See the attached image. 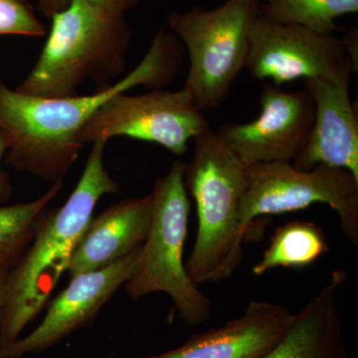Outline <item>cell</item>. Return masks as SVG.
<instances>
[{"mask_svg": "<svg viewBox=\"0 0 358 358\" xmlns=\"http://www.w3.org/2000/svg\"><path fill=\"white\" fill-rule=\"evenodd\" d=\"M183 55L180 40L173 32L159 29L131 73L90 95H25L0 77V128L10 138L6 164L47 182L63 181L83 148L79 134L96 110L113 96L136 87L164 88L176 79Z\"/></svg>", "mask_w": 358, "mask_h": 358, "instance_id": "6da1fadb", "label": "cell"}, {"mask_svg": "<svg viewBox=\"0 0 358 358\" xmlns=\"http://www.w3.org/2000/svg\"><path fill=\"white\" fill-rule=\"evenodd\" d=\"M108 141H94L83 173L60 208L43 213L22 255L7 274L0 313V348L21 336L43 310L71 259L96 203L119 192L105 166Z\"/></svg>", "mask_w": 358, "mask_h": 358, "instance_id": "7a4b0ae2", "label": "cell"}, {"mask_svg": "<svg viewBox=\"0 0 358 358\" xmlns=\"http://www.w3.org/2000/svg\"><path fill=\"white\" fill-rule=\"evenodd\" d=\"M51 20L38 60L16 91L65 98L78 95L87 80L101 89L124 77L134 36L124 15L107 13L89 0H70Z\"/></svg>", "mask_w": 358, "mask_h": 358, "instance_id": "3957f363", "label": "cell"}, {"mask_svg": "<svg viewBox=\"0 0 358 358\" xmlns=\"http://www.w3.org/2000/svg\"><path fill=\"white\" fill-rule=\"evenodd\" d=\"M193 141L185 182L196 204L199 228L185 268L200 286L229 279L243 262L246 232L240 225L239 208L248 185V164L210 128Z\"/></svg>", "mask_w": 358, "mask_h": 358, "instance_id": "277c9868", "label": "cell"}, {"mask_svg": "<svg viewBox=\"0 0 358 358\" xmlns=\"http://www.w3.org/2000/svg\"><path fill=\"white\" fill-rule=\"evenodd\" d=\"M185 164L176 159L169 173L155 181L150 193V229L141 245L138 268L124 287L133 300L152 293L166 294L185 324L199 326L210 319L212 303L190 280L183 261L190 211Z\"/></svg>", "mask_w": 358, "mask_h": 358, "instance_id": "5b68a950", "label": "cell"}, {"mask_svg": "<svg viewBox=\"0 0 358 358\" xmlns=\"http://www.w3.org/2000/svg\"><path fill=\"white\" fill-rule=\"evenodd\" d=\"M260 0H226L215 8L173 11L167 24L189 56L183 89L202 110L223 103L246 68Z\"/></svg>", "mask_w": 358, "mask_h": 358, "instance_id": "8992f818", "label": "cell"}, {"mask_svg": "<svg viewBox=\"0 0 358 358\" xmlns=\"http://www.w3.org/2000/svg\"><path fill=\"white\" fill-rule=\"evenodd\" d=\"M315 203L334 209L345 237L358 246V179L345 169L322 164L310 171H299L289 162L248 164L240 225L247 234L258 217L301 210Z\"/></svg>", "mask_w": 358, "mask_h": 358, "instance_id": "52a82bcc", "label": "cell"}, {"mask_svg": "<svg viewBox=\"0 0 358 358\" xmlns=\"http://www.w3.org/2000/svg\"><path fill=\"white\" fill-rule=\"evenodd\" d=\"M209 128L203 110L181 89L152 90L143 95L119 94L89 120L79 134L82 145L117 136L157 143L181 157L188 143Z\"/></svg>", "mask_w": 358, "mask_h": 358, "instance_id": "ba28073f", "label": "cell"}, {"mask_svg": "<svg viewBox=\"0 0 358 358\" xmlns=\"http://www.w3.org/2000/svg\"><path fill=\"white\" fill-rule=\"evenodd\" d=\"M246 68L254 79L270 80L280 87L300 79L336 81L352 72L343 41L336 35L261 15L252 30Z\"/></svg>", "mask_w": 358, "mask_h": 358, "instance_id": "9c48e42d", "label": "cell"}, {"mask_svg": "<svg viewBox=\"0 0 358 358\" xmlns=\"http://www.w3.org/2000/svg\"><path fill=\"white\" fill-rule=\"evenodd\" d=\"M261 113L246 124H223L216 131L245 164L293 162L307 145L315 103L306 90L285 91L266 84L260 98Z\"/></svg>", "mask_w": 358, "mask_h": 358, "instance_id": "30bf717a", "label": "cell"}, {"mask_svg": "<svg viewBox=\"0 0 358 358\" xmlns=\"http://www.w3.org/2000/svg\"><path fill=\"white\" fill-rule=\"evenodd\" d=\"M141 248L108 267L71 277L69 286L54 299L38 326L0 348V358H23L46 352L92 324L117 289L133 277Z\"/></svg>", "mask_w": 358, "mask_h": 358, "instance_id": "8fae6325", "label": "cell"}, {"mask_svg": "<svg viewBox=\"0 0 358 358\" xmlns=\"http://www.w3.org/2000/svg\"><path fill=\"white\" fill-rule=\"evenodd\" d=\"M350 77L303 80L315 103V121L306 148L292 162L299 171L317 166L345 169L358 179V120Z\"/></svg>", "mask_w": 358, "mask_h": 358, "instance_id": "7c38bea8", "label": "cell"}, {"mask_svg": "<svg viewBox=\"0 0 358 358\" xmlns=\"http://www.w3.org/2000/svg\"><path fill=\"white\" fill-rule=\"evenodd\" d=\"M294 317L285 305L252 301L237 319L145 358H261L288 331Z\"/></svg>", "mask_w": 358, "mask_h": 358, "instance_id": "4fadbf2b", "label": "cell"}, {"mask_svg": "<svg viewBox=\"0 0 358 358\" xmlns=\"http://www.w3.org/2000/svg\"><path fill=\"white\" fill-rule=\"evenodd\" d=\"M152 212V197L148 194L110 205L92 218L71 259L70 277L108 267L140 248Z\"/></svg>", "mask_w": 358, "mask_h": 358, "instance_id": "5bb4252c", "label": "cell"}, {"mask_svg": "<svg viewBox=\"0 0 358 358\" xmlns=\"http://www.w3.org/2000/svg\"><path fill=\"white\" fill-rule=\"evenodd\" d=\"M345 280L334 271L331 280L313 296L288 331L261 358H348L338 291Z\"/></svg>", "mask_w": 358, "mask_h": 358, "instance_id": "9a60e30c", "label": "cell"}, {"mask_svg": "<svg viewBox=\"0 0 358 358\" xmlns=\"http://www.w3.org/2000/svg\"><path fill=\"white\" fill-rule=\"evenodd\" d=\"M329 250L324 230L317 223L289 221L275 231L270 245L252 272L262 275L275 268L308 267L326 255Z\"/></svg>", "mask_w": 358, "mask_h": 358, "instance_id": "2e32d148", "label": "cell"}, {"mask_svg": "<svg viewBox=\"0 0 358 358\" xmlns=\"http://www.w3.org/2000/svg\"><path fill=\"white\" fill-rule=\"evenodd\" d=\"M358 13V0H260V15L282 24L334 34L336 20Z\"/></svg>", "mask_w": 358, "mask_h": 358, "instance_id": "e0dca14e", "label": "cell"}, {"mask_svg": "<svg viewBox=\"0 0 358 358\" xmlns=\"http://www.w3.org/2000/svg\"><path fill=\"white\" fill-rule=\"evenodd\" d=\"M62 186L63 181L52 183L42 196L32 201L0 204V261L14 265L22 255L31 242L40 217Z\"/></svg>", "mask_w": 358, "mask_h": 358, "instance_id": "ac0fdd59", "label": "cell"}, {"mask_svg": "<svg viewBox=\"0 0 358 358\" xmlns=\"http://www.w3.org/2000/svg\"><path fill=\"white\" fill-rule=\"evenodd\" d=\"M46 34L28 0H0V35L36 38Z\"/></svg>", "mask_w": 358, "mask_h": 358, "instance_id": "d6986e66", "label": "cell"}, {"mask_svg": "<svg viewBox=\"0 0 358 358\" xmlns=\"http://www.w3.org/2000/svg\"><path fill=\"white\" fill-rule=\"evenodd\" d=\"M10 147V138L3 129L0 128V204L4 203L13 196V185L8 174L2 169L4 159Z\"/></svg>", "mask_w": 358, "mask_h": 358, "instance_id": "ffe728a7", "label": "cell"}, {"mask_svg": "<svg viewBox=\"0 0 358 358\" xmlns=\"http://www.w3.org/2000/svg\"><path fill=\"white\" fill-rule=\"evenodd\" d=\"M89 1L107 13L124 15L127 11L138 6L141 0H89Z\"/></svg>", "mask_w": 358, "mask_h": 358, "instance_id": "44dd1931", "label": "cell"}, {"mask_svg": "<svg viewBox=\"0 0 358 358\" xmlns=\"http://www.w3.org/2000/svg\"><path fill=\"white\" fill-rule=\"evenodd\" d=\"M350 63H352V72H357V50H358V31L357 28H352L346 33L345 36L341 38Z\"/></svg>", "mask_w": 358, "mask_h": 358, "instance_id": "7402d4cb", "label": "cell"}, {"mask_svg": "<svg viewBox=\"0 0 358 358\" xmlns=\"http://www.w3.org/2000/svg\"><path fill=\"white\" fill-rule=\"evenodd\" d=\"M69 1L70 0H38V9L44 16L51 18L54 14L63 10Z\"/></svg>", "mask_w": 358, "mask_h": 358, "instance_id": "603a6c76", "label": "cell"}, {"mask_svg": "<svg viewBox=\"0 0 358 358\" xmlns=\"http://www.w3.org/2000/svg\"><path fill=\"white\" fill-rule=\"evenodd\" d=\"M13 266L11 263L0 261V313H1L2 301H3L4 287H6L7 274H8L9 270Z\"/></svg>", "mask_w": 358, "mask_h": 358, "instance_id": "cb8c5ba5", "label": "cell"}]
</instances>
